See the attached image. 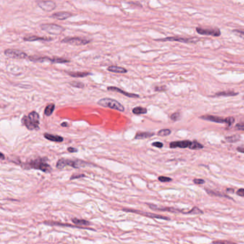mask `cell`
<instances>
[{
    "label": "cell",
    "mask_w": 244,
    "mask_h": 244,
    "mask_svg": "<svg viewBox=\"0 0 244 244\" xmlns=\"http://www.w3.org/2000/svg\"><path fill=\"white\" fill-rule=\"evenodd\" d=\"M47 158H37L36 159L32 160L28 162L24 163L22 165V167L26 170L28 169H37L40 170L45 173H50L52 170V167L47 163Z\"/></svg>",
    "instance_id": "cell-1"
},
{
    "label": "cell",
    "mask_w": 244,
    "mask_h": 244,
    "mask_svg": "<svg viewBox=\"0 0 244 244\" xmlns=\"http://www.w3.org/2000/svg\"><path fill=\"white\" fill-rule=\"evenodd\" d=\"M22 124L30 130L39 129V115L36 111H32L28 115H25L22 119Z\"/></svg>",
    "instance_id": "cell-2"
},
{
    "label": "cell",
    "mask_w": 244,
    "mask_h": 244,
    "mask_svg": "<svg viewBox=\"0 0 244 244\" xmlns=\"http://www.w3.org/2000/svg\"><path fill=\"white\" fill-rule=\"evenodd\" d=\"M88 165H90V164L81 161V160H70L61 158L57 161L56 167L58 169H62L66 166H70V167H74V168H79V167H85V166Z\"/></svg>",
    "instance_id": "cell-3"
},
{
    "label": "cell",
    "mask_w": 244,
    "mask_h": 244,
    "mask_svg": "<svg viewBox=\"0 0 244 244\" xmlns=\"http://www.w3.org/2000/svg\"><path fill=\"white\" fill-rule=\"evenodd\" d=\"M97 104L100 105V106L105 107V108H109L110 109L120 111V112H123L125 110L124 106L121 103H119L116 100L109 98V97L100 99L97 102Z\"/></svg>",
    "instance_id": "cell-4"
},
{
    "label": "cell",
    "mask_w": 244,
    "mask_h": 244,
    "mask_svg": "<svg viewBox=\"0 0 244 244\" xmlns=\"http://www.w3.org/2000/svg\"><path fill=\"white\" fill-rule=\"evenodd\" d=\"M201 118L203 119V120H208V121L213 122V123H224V124H227V125H228V127H231L235 122V119L231 117H225V118H224V117L207 115L201 116Z\"/></svg>",
    "instance_id": "cell-5"
},
{
    "label": "cell",
    "mask_w": 244,
    "mask_h": 244,
    "mask_svg": "<svg viewBox=\"0 0 244 244\" xmlns=\"http://www.w3.org/2000/svg\"><path fill=\"white\" fill-rule=\"evenodd\" d=\"M40 27L43 31L53 35L61 34L65 30L62 26L56 24H42L40 25Z\"/></svg>",
    "instance_id": "cell-6"
},
{
    "label": "cell",
    "mask_w": 244,
    "mask_h": 244,
    "mask_svg": "<svg viewBox=\"0 0 244 244\" xmlns=\"http://www.w3.org/2000/svg\"><path fill=\"white\" fill-rule=\"evenodd\" d=\"M62 43H66L69 44L71 45H75V46H80V45H85L88 44L90 43L91 40L88 39H85V38L82 37H68L64 38L61 41Z\"/></svg>",
    "instance_id": "cell-7"
},
{
    "label": "cell",
    "mask_w": 244,
    "mask_h": 244,
    "mask_svg": "<svg viewBox=\"0 0 244 244\" xmlns=\"http://www.w3.org/2000/svg\"><path fill=\"white\" fill-rule=\"evenodd\" d=\"M4 54L7 57L16 59H23L29 57L27 53L19 50H15V49H7L4 50Z\"/></svg>",
    "instance_id": "cell-8"
},
{
    "label": "cell",
    "mask_w": 244,
    "mask_h": 244,
    "mask_svg": "<svg viewBox=\"0 0 244 244\" xmlns=\"http://www.w3.org/2000/svg\"><path fill=\"white\" fill-rule=\"evenodd\" d=\"M148 205V206L151 208L152 210H160V211H167V212H171V213H183V214H193V208L190 210H181V209H177V208H166V207H158L157 205H153V204H149L147 203Z\"/></svg>",
    "instance_id": "cell-9"
},
{
    "label": "cell",
    "mask_w": 244,
    "mask_h": 244,
    "mask_svg": "<svg viewBox=\"0 0 244 244\" xmlns=\"http://www.w3.org/2000/svg\"><path fill=\"white\" fill-rule=\"evenodd\" d=\"M198 38H190V37H170L163 38V39H156V41H173V42H180L183 43H196L198 41Z\"/></svg>",
    "instance_id": "cell-10"
},
{
    "label": "cell",
    "mask_w": 244,
    "mask_h": 244,
    "mask_svg": "<svg viewBox=\"0 0 244 244\" xmlns=\"http://www.w3.org/2000/svg\"><path fill=\"white\" fill-rule=\"evenodd\" d=\"M196 32L202 35H210L213 37L221 36V30L218 28H203V27H197Z\"/></svg>",
    "instance_id": "cell-11"
},
{
    "label": "cell",
    "mask_w": 244,
    "mask_h": 244,
    "mask_svg": "<svg viewBox=\"0 0 244 244\" xmlns=\"http://www.w3.org/2000/svg\"><path fill=\"white\" fill-rule=\"evenodd\" d=\"M123 210L126 212H132V213H138V214L143 215V216H147V217L152 218H158V219H163V220H170V218L166 217V216H161V215L158 214H154V213H147V212H143V211H140V210H136L133 209H128V208H123Z\"/></svg>",
    "instance_id": "cell-12"
},
{
    "label": "cell",
    "mask_w": 244,
    "mask_h": 244,
    "mask_svg": "<svg viewBox=\"0 0 244 244\" xmlns=\"http://www.w3.org/2000/svg\"><path fill=\"white\" fill-rule=\"evenodd\" d=\"M37 4L42 10L47 12L53 11L54 10H55L56 7H57L55 2H54V1H37Z\"/></svg>",
    "instance_id": "cell-13"
},
{
    "label": "cell",
    "mask_w": 244,
    "mask_h": 244,
    "mask_svg": "<svg viewBox=\"0 0 244 244\" xmlns=\"http://www.w3.org/2000/svg\"><path fill=\"white\" fill-rule=\"evenodd\" d=\"M192 144V142L190 140H182V141H175L171 142L170 143V148H190Z\"/></svg>",
    "instance_id": "cell-14"
},
{
    "label": "cell",
    "mask_w": 244,
    "mask_h": 244,
    "mask_svg": "<svg viewBox=\"0 0 244 244\" xmlns=\"http://www.w3.org/2000/svg\"><path fill=\"white\" fill-rule=\"evenodd\" d=\"M107 90L109 91H112V92H119V93H120V94H124V95L127 96V97H132V98H138V97H140V96L138 95V94H133V93L127 92H125V91L123 90L120 89V88H116V87H114V86L108 87V88H107Z\"/></svg>",
    "instance_id": "cell-15"
},
{
    "label": "cell",
    "mask_w": 244,
    "mask_h": 244,
    "mask_svg": "<svg viewBox=\"0 0 244 244\" xmlns=\"http://www.w3.org/2000/svg\"><path fill=\"white\" fill-rule=\"evenodd\" d=\"M73 16V14L70 12H59L54 13L51 15L50 17L53 19H58V20H65V19H68L70 17Z\"/></svg>",
    "instance_id": "cell-16"
},
{
    "label": "cell",
    "mask_w": 244,
    "mask_h": 244,
    "mask_svg": "<svg viewBox=\"0 0 244 244\" xmlns=\"http://www.w3.org/2000/svg\"><path fill=\"white\" fill-rule=\"evenodd\" d=\"M24 41L26 42H34V41H45V42H50L53 40L51 37H37L32 35V36H27L24 37Z\"/></svg>",
    "instance_id": "cell-17"
},
{
    "label": "cell",
    "mask_w": 244,
    "mask_h": 244,
    "mask_svg": "<svg viewBox=\"0 0 244 244\" xmlns=\"http://www.w3.org/2000/svg\"><path fill=\"white\" fill-rule=\"evenodd\" d=\"M44 137L47 140L52 142H56V143H62L64 140V138L62 136H59V135H52V134L45 133L44 134Z\"/></svg>",
    "instance_id": "cell-18"
},
{
    "label": "cell",
    "mask_w": 244,
    "mask_h": 244,
    "mask_svg": "<svg viewBox=\"0 0 244 244\" xmlns=\"http://www.w3.org/2000/svg\"><path fill=\"white\" fill-rule=\"evenodd\" d=\"M108 71L114 73H120V74H124V73H127L128 70L124 68L119 66H115V65H112V66L108 67Z\"/></svg>",
    "instance_id": "cell-19"
},
{
    "label": "cell",
    "mask_w": 244,
    "mask_h": 244,
    "mask_svg": "<svg viewBox=\"0 0 244 244\" xmlns=\"http://www.w3.org/2000/svg\"><path fill=\"white\" fill-rule=\"evenodd\" d=\"M70 77H85L90 75V72H67Z\"/></svg>",
    "instance_id": "cell-20"
},
{
    "label": "cell",
    "mask_w": 244,
    "mask_h": 244,
    "mask_svg": "<svg viewBox=\"0 0 244 244\" xmlns=\"http://www.w3.org/2000/svg\"><path fill=\"white\" fill-rule=\"evenodd\" d=\"M205 190H206L207 193H208V195H210V196H217V197H223V198H228V199H231V198L230 197V196H227L226 194H224V193H221V192H219V191H216V190H208V189H205Z\"/></svg>",
    "instance_id": "cell-21"
},
{
    "label": "cell",
    "mask_w": 244,
    "mask_h": 244,
    "mask_svg": "<svg viewBox=\"0 0 244 244\" xmlns=\"http://www.w3.org/2000/svg\"><path fill=\"white\" fill-rule=\"evenodd\" d=\"M155 135L154 132H141L136 133L135 136V139H146V138H150Z\"/></svg>",
    "instance_id": "cell-22"
},
{
    "label": "cell",
    "mask_w": 244,
    "mask_h": 244,
    "mask_svg": "<svg viewBox=\"0 0 244 244\" xmlns=\"http://www.w3.org/2000/svg\"><path fill=\"white\" fill-rule=\"evenodd\" d=\"M30 59V60H31L32 62H46V61H48V62H50L51 61V58L48 57H36V56H30V57H28Z\"/></svg>",
    "instance_id": "cell-23"
},
{
    "label": "cell",
    "mask_w": 244,
    "mask_h": 244,
    "mask_svg": "<svg viewBox=\"0 0 244 244\" xmlns=\"http://www.w3.org/2000/svg\"><path fill=\"white\" fill-rule=\"evenodd\" d=\"M238 94V92H236L232 90H228V91H222V92H218L214 94V96L216 97H219V96H226V97H230V96H236Z\"/></svg>",
    "instance_id": "cell-24"
},
{
    "label": "cell",
    "mask_w": 244,
    "mask_h": 244,
    "mask_svg": "<svg viewBox=\"0 0 244 244\" xmlns=\"http://www.w3.org/2000/svg\"><path fill=\"white\" fill-rule=\"evenodd\" d=\"M54 108H55V105L54 103H50V104L47 105L46 106L45 111H44V113L47 117L50 116L53 113V112H54Z\"/></svg>",
    "instance_id": "cell-25"
},
{
    "label": "cell",
    "mask_w": 244,
    "mask_h": 244,
    "mask_svg": "<svg viewBox=\"0 0 244 244\" xmlns=\"http://www.w3.org/2000/svg\"><path fill=\"white\" fill-rule=\"evenodd\" d=\"M44 223H45V224H47V225H59V226H67V227H72V228H81V227L75 226V225H70V224L60 223L52 222V221H45V222H44Z\"/></svg>",
    "instance_id": "cell-26"
},
{
    "label": "cell",
    "mask_w": 244,
    "mask_h": 244,
    "mask_svg": "<svg viewBox=\"0 0 244 244\" xmlns=\"http://www.w3.org/2000/svg\"><path fill=\"white\" fill-rule=\"evenodd\" d=\"M132 112L135 115H142V114H146L148 112V110L143 107H135L132 109Z\"/></svg>",
    "instance_id": "cell-27"
},
{
    "label": "cell",
    "mask_w": 244,
    "mask_h": 244,
    "mask_svg": "<svg viewBox=\"0 0 244 244\" xmlns=\"http://www.w3.org/2000/svg\"><path fill=\"white\" fill-rule=\"evenodd\" d=\"M72 221L74 223V224L77 225H90L89 221L86 220H82V219H77V218H72Z\"/></svg>",
    "instance_id": "cell-28"
},
{
    "label": "cell",
    "mask_w": 244,
    "mask_h": 244,
    "mask_svg": "<svg viewBox=\"0 0 244 244\" xmlns=\"http://www.w3.org/2000/svg\"><path fill=\"white\" fill-rule=\"evenodd\" d=\"M51 62L52 63H68V62H70V59H65V58H62V57H54V58H51Z\"/></svg>",
    "instance_id": "cell-29"
},
{
    "label": "cell",
    "mask_w": 244,
    "mask_h": 244,
    "mask_svg": "<svg viewBox=\"0 0 244 244\" xmlns=\"http://www.w3.org/2000/svg\"><path fill=\"white\" fill-rule=\"evenodd\" d=\"M189 148L191 149V150H199V149L203 148V145L198 142L194 140V141H192V144Z\"/></svg>",
    "instance_id": "cell-30"
},
{
    "label": "cell",
    "mask_w": 244,
    "mask_h": 244,
    "mask_svg": "<svg viewBox=\"0 0 244 244\" xmlns=\"http://www.w3.org/2000/svg\"><path fill=\"white\" fill-rule=\"evenodd\" d=\"M240 140V135H235L232 136H228L225 138V140L228 143H236V142Z\"/></svg>",
    "instance_id": "cell-31"
},
{
    "label": "cell",
    "mask_w": 244,
    "mask_h": 244,
    "mask_svg": "<svg viewBox=\"0 0 244 244\" xmlns=\"http://www.w3.org/2000/svg\"><path fill=\"white\" fill-rule=\"evenodd\" d=\"M70 85H71L72 87H74V88H85V84H84L83 82H77V81L70 82Z\"/></svg>",
    "instance_id": "cell-32"
},
{
    "label": "cell",
    "mask_w": 244,
    "mask_h": 244,
    "mask_svg": "<svg viewBox=\"0 0 244 244\" xmlns=\"http://www.w3.org/2000/svg\"><path fill=\"white\" fill-rule=\"evenodd\" d=\"M171 133V130L169 129H162L158 132V135H161V136H167V135H170Z\"/></svg>",
    "instance_id": "cell-33"
},
{
    "label": "cell",
    "mask_w": 244,
    "mask_h": 244,
    "mask_svg": "<svg viewBox=\"0 0 244 244\" xmlns=\"http://www.w3.org/2000/svg\"><path fill=\"white\" fill-rule=\"evenodd\" d=\"M158 180H159L161 182H163V183L170 182V181H172V178H168V177H165V176H160L159 178H158Z\"/></svg>",
    "instance_id": "cell-34"
},
{
    "label": "cell",
    "mask_w": 244,
    "mask_h": 244,
    "mask_svg": "<svg viewBox=\"0 0 244 244\" xmlns=\"http://www.w3.org/2000/svg\"><path fill=\"white\" fill-rule=\"evenodd\" d=\"M180 113L179 112H175V113H173V115H171V116H170V119H171L172 120H173V121H177V120H178L180 119Z\"/></svg>",
    "instance_id": "cell-35"
},
{
    "label": "cell",
    "mask_w": 244,
    "mask_h": 244,
    "mask_svg": "<svg viewBox=\"0 0 244 244\" xmlns=\"http://www.w3.org/2000/svg\"><path fill=\"white\" fill-rule=\"evenodd\" d=\"M233 32L236 33L238 36H239L240 37L243 38L244 39V31L243 30H233Z\"/></svg>",
    "instance_id": "cell-36"
},
{
    "label": "cell",
    "mask_w": 244,
    "mask_h": 244,
    "mask_svg": "<svg viewBox=\"0 0 244 244\" xmlns=\"http://www.w3.org/2000/svg\"><path fill=\"white\" fill-rule=\"evenodd\" d=\"M213 244H235L234 243H232V242L227 241H213Z\"/></svg>",
    "instance_id": "cell-37"
},
{
    "label": "cell",
    "mask_w": 244,
    "mask_h": 244,
    "mask_svg": "<svg viewBox=\"0 0 244 244\" xmlns=\"http://www.w3.org/2000/svg\"><path fill=\"white\" fill-rule=\"evenodd\" d=\"M152 145L154 146V147L158 148H161L163 147V143H161V142H155V143H152Z\"/></svg>",
    "instance_id": "cell-38"
},
{
    "label": "cell",
    "mask_w": 244,
    "mask_h": 244,
    "mask_svg": "<svg viewBox=\"0 0 244 244\" xmlns=\"http://www.w3.org/2000/svg\"><path fill=\"white\" fill-rule=\"evenodd\" d=\"M165 90H166L165 86H158V87H155V90L158 91V92H163V91H165Z\"/></svg>",
    "instance_id": "cell-39"
},
{
    "label": "cell",
    "mask_w": 244,
    "mask_h": 244,
    "mask_svg": "<svg viewBox=\"0 0 244 244\" xmlns=\"http://www.w3.org/2000/svg\"><path fill=\"white\" fill-rule=\"evenodd\" d=\"M235 128L238 130H244V123H238Z\"/></svg>",
    "instance_id": "cell-40"
},
{
    "label": "cell",
    "mask_w": 244,
    "mask_h": 244,
    "mask_svg": "<svg viewBox=\"0 0 244 244\" xmlns=\"http://www.w3.org/2000/svg\"><path fill=\"white\" fill-rule=\"evenodd\" d=\"M193 183L198 185H201V184L205 183V181L203 179H194L193 180Z\"/></svg>",
    "instance_id": "cell-41"
},
{
    "label": "cell",
    "mask_w": 244,
    "mask_h": 244,
    "mask_svg": "<svg viewBox=\"0 0 244 244\" xmlns=\"http://www.w3.org/2000/svg\"><path fill=\"white\" fill-rule=\"evenodd\" d=\"M236 194L241 197H244V188H240L237 190Z\"/></svg>",
    "instance_id": "cell-42"
},
{
    "label": "cell",
    "mask_w": 244,
    "mask_h": 244,
    "mask_svg": "<svg viewBox=\"0 0 244 244\" xmlns=\"http://www.w3.org/2000/svg\"><path fill=\"white\" fill-rule=\"evenodd\" d=\"M85 175L84 174H80V175H72L71 176V178H70V179L72 180V179H76V178H83V177H85Z\"/></svg>",
    "instance_id": "cell-43"
},
{
    "label": "cell",
    "mask_w": 244,
    "mask_h": 244,
    "mask_svg": "<svg viewBox=\"0 0 244 244\" xmlns=\"http://www.w3.org/2000/svg\"><path fill=\"white\" fill-rule=\"evenodd\" d=\"M68 150L70 152H77L78 150H77V148H72V147H70L68 148Z\"/></svg>",
    "instance_id": "cell-44"
},
{
    "label": "cell",
    "mask_w": 244,
    "mask_h": 244,
    "mask_svg": "<svg viewBox=\"0 0 244 244\" xmlns=\"http://www.w3.org/2000/svg\"><path fill=\"white\" fill-rule=\"evenodd\" d=\"M236 150H237V151L241 152V153H244V146H239L236 148Z\"/></svg>",
    "instance_id": "cell-45"
},
{
    "label": "cell",
    "mask_w": 244,
    "mask_h": 244,
    "mask_svg": "<svg viewBox=\"0 0 244 244\" xmlns=\"http://www.w3.org/2000/svg\"><path fill=\"white\" fill-rule=\"evenodd\" d=\"M61 126H62V127H68V123H66V122H65V123H62V124H61Z\"/></svg>",
    "instance_id": "cell-46"
},
{
    "label": "cell",
    "mask_w": 244,
    "mask_h": 244,
    "mask_svg": "<svg viewBox=\"0 0 244 244\" xmlns=\"http://www.w3.org/2000/svg\"><path fill=\"white\" fill-rule=\"evenodd\" d=\"M0 155H1V160H4V154H3L2 152H1V154H0Z\"/></svg>",
    "instance_id": "cell-47"
},
{
    "label": "cell",
    "mask_w": 244,
    "mask_h": 244,
    "mask_svg": "<svg viewBox=\"0 0 244 244\" xmlns=\"http://www.w3.org/2000/svg\"><path fill=\"white\" fill-rule=\"evenodd\" d=\"M227 191H231V193H233V189H227Z\"/></svg>",
    "instance_id": "cell-48"
}]
</instances>
